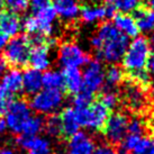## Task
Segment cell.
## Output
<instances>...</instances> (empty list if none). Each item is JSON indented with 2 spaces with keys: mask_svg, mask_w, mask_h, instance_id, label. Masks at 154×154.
<instances>
[{
  "mask_svg": "<svg viewBox=\"0 0 154 154\" xmlns=\"http://www.w3.org/2000/svg\"><path fill=\"white\" fill-rule=\"evenodd\" d=\"M128 44V37L122 34L111 23L100 24L91 38V45L99 59L111 64L123 59Z\"/></svg>",
  "mask_w": 154,
  "mask_h": 154,
  "instance_id": "cell-1",
  "label": "cell"
},
{
  "mask_svg": "<svg viewBox=\"0 0 154 154\" xmlns=\"http://www.w3.org/2000/svg\"><path fill=\"white\" fill-rule=\"evenodd\" d=\"M150 55V41L143 36H137L132 43L128 44L123 55V59H122L123 68L129 75L145 71Z\"/></svg>",
  "mask_w": 154,
  "mask_h": 154,
  "instance_id": "cell-2",
  "label": "cell"
},
{
  "mask_svg": "<svg viewBox=\"0 0 154 154\" xmlns=\"http://www.w3.org/2000/svg\"><path fill=\"white\" fill-rule=\"evenodd\" d=\"M56 13L53 6H46L42 9L34 11L33 16L26 17L22 23V28H24L28 35L50 37L53 32V25L56 19Z\"/></svg>",
  "mask_w": 154,
  "mask_h": 154,
  "instance_id": "cell-3",
  "label": "cell"
},
{
  "mask_svg": "<svg viewBox=\"0 0 154 154\" xmlns=\"http://www.w3.org/2000/svg\"><path fill=\"white\" fill-rule=\"evenodd\" d=\"M32 42L27 35H16L4 47V60L14 69L25 68L29 61Z\"/></svg>",
  "mask_w": 154,
  "mask_h": 154,
  "instance_id": "cell-4",
  "label": "cell"
},
{
  "mask_svg": "<svg viewBox=\"0 0 154 154\" xmlns=\"http://www.w3.org/2000/svg\"><path fill=\"white\" fill-rule=\"evenodd\" d=\"M80 127L92 131H101L109 116V109L100 101H94L83 108H74Z\"/></svg>",
  "mask_w": 154,
  "mask_h": 154,
  "instance_id": "cell-5",
  "label": "cell"
},
{
  "mask_svg": "<svg viewBox=\"0 0 154 154\" xmlns=\"http://www.w3.org/2000/svg\"><path fill=\"white\" fill-rule=\"evenodd\" d=\"M23 90L22 73L17 69H13L5 73L0 80V115L5 114L9 105L15 100L16 94Z\"/></svg>",
  "mask_w": 154,
  "mask_h": 154,
  "instance_id": "cell-6",
  "label": "cell"
},
{
  "mask_svg": "<svg viewBox=\"0 0 154 154\" xmlns=\"http://www.w3.org/2000/svg\"><path fill=\"white\" fill-rule=\"evenodd\" d=\"M63 103V92L60 89H41L33 94L29 107L38 114H54Z\"/></svg>",
  "mask_w": 154,
  "mask_h": 154,
  "instance_id": "cell-7",
  "label": "cell"
},
{
  "mask_svg": "<svg viewBox=\"0 0 154 154\" xmlns=\"http://www.w3.org/2000/svg\"><path fill=\"white\" fill-rule=\"evenodd\" d=\"M6 114V126L15 134H20L24 129V126L32 117V109L29 103L22 99H15L9 105Z\"/></svg>",
  "mask_w": 154,
  "mask_h": 154,
  "instance_id": "cell-8",
  "label": "cell"
},
{
  "mask_svg": "<svg viewBox=\"0 0 154 154\" xmlns=\"http://www.w3.org/2000/svg\"><path fill=\"white\" fill-rule=\"evenodd\" d=\"M128 120L127 116L122 112H114L108 116L101 132L110 145L120 144L127 135Z\"/></svg>",
  "mask_w": 154,
  "mask_h": 154,
  "instance_id": "cell-9",
  "label": "cell"
},
{
  "mask_svg": "<svg viewBox=\"0 0 154 154\" xmlns=\"http://www.w3.org/2000/svg\"><path fill=\"white\" fill-rule=\"evenodd\" d=\"M105 82V70L103 64L97 60L89 61L82 73V89L81 91L94 97L99 91Z\"/></svg>",
  "mask_w": 154,
  "mask_h": 154,
  "instance_id": "cell-10",
  "label": "cell"
},
{
  "mask_svg": "<svg viewBox=\"0 0 154 154\" xmlns=\"http://www.w3.org/2000/svg\"><path fill=\"white\" fill-rule=\"evenodd\" d=\"M90 61L89 55L73 42H64L59 48V62L63 68H79Z\"/></svg>",
  "mask_w": 154,
  "mask_h": 154,
  "instance_id": "cell-11",
  "label": "cell"
},
{
  "mask_svg": "<svg viewBox=\"0 0 154 154\" xmlns=\"http://www.w3.org/2000/svg\"><path fill=\"white\" fill-rule=\"evenodd\" d=\"M54 44H56V41L52 38L51 36L47 37L46 42L39 44H34L32 46L30 51L29 61L28 63L32 65V68L38 71H46L51 65V57H50V48Z\"/></svg>",
  "mask_w": 154,
  "mask_h": 154,
  "instance_id": "cell-12",
  "label": "cell"
},
{
  "mask_svg": "<svg viewBox=\"0 0 154 154\" xmlns=\"http://www.w3.org/2000/svg\"><path fill=\"white\" fill-rule=\"evenodd\" d=\"M96 145L91 137L85 132H77L69 137V154H94Z\"/></svg>",
  "mask_w": 154,
  "mask_h": 154,
  "instance_id": "cell-13",
  "label": "cell"
},
{
  "mask_svg": "<svg viewBox=\"0 0 154 154\" xmlns=\"http://www.w3.org/2000/svg\"><path fill=\"white\" fill-rule=\"evenodd\" d=\"M145 89L138 86L137 83L133 81H129L125 87V100L132 110L138 111L145 106L146 97H145Z\"/></svg>",
  "mask_w": 154,
  "mask_h": 154,
  "instance_id": "cell-14",
  "label": "cell"
},
{
  "mask_svg": "<svg viewBox=\"0 0 154 154\" xmlns=\"http://www.w3.org/2000/svg\"><path fill=\"white\" fill-rule=\"evenodd\" d=\"M61 124V135L65 137L72 136L73 134L79 132L80 125L78 122L77 112L73 107L64 108L59 115Z\"/></svg>",
  "mask_w": 154,
  "mask_h": 154,
  "instance_id": "cell-15",
  "label": "cell"
},
{
  "mask_svg": "<svg viewBox=\"0 0 154 154\" xmlns=\"http://www.w3.org/2000/svg\"><path fill=\"white\" fill-rule=\"evenodd\" d=\"M114 26L119 30L122 34L127 37H137L140 34L136 22L132 15L124 13H118L114 16Z\"/></svg>",
  "mask_w": 154,
  "mask_h": 154,
  "instance_id": "cell-16",
  "label": "cell"
},
{
  "mask_svg": "<svg viewBox=\"0 0 154 154\" xmlns=\"http://www.w3.org/2000/svg\"><path fill=\"white\" fill-rule=\"evenodd\" d=\"M23 77V90L27 94H35L43 87V73L35 69H26Z\"/></svg>",
  "mask_w": 154,
  "mask_h": 154,
  "instance_id": "cell-17",
  "label": "cell"
},
{
  "mask_svg": "<svg viewBox=\"0 0 154 154\" xmlns=\"http://www.w3.org/2000/svg\"><path fill=\"white\" fill-rule=\"evenodd\" d=\"M63 89L69 94H77L82 89V72L79 68H64L63 69Z\"/></svg>",
  "mask_w": 154,
  "mask_h": 154,
  "instance_id": "cell-18",
  "label": "cell"
},
{
  "mask_svg": "<svg viewBox=\"0 0 154 154\" xmlns=\"http://www.w3.org/2000/svg\"><path fill=\"white\" fill-rule=\"evenodd\" d=\"M53 8L56 15L65 20L75 19L80 13V6L77 0H54Z\"/></svg>",
  "mask_w": 154,
  "mask_h": 154,
  "instance_id": "cell-19",
  "label": "cell"
},
{
  "mask_svg": "<svg viewBox=\"0 0 154 154\" xmlns=\"http://www.w3.org/2000/svg\"><path fill=\"white\" fill-rule=\"evenodd\" d=\"M22 29V20L15 13H4L0 16V32L7 37H14Z\"/></svg>",
  "mask_w": 154,
  "mask_h": 154,
  "instance_id": "cell-20",
  "label": "cell"
},
{
  "mask_svg": "<svg viewBox=\"0 0 154 154\" xmlns=\"http://www.w3.org/2000/svg\"><path fill=\"white\" fill-rule=\"evenodd\" d=\"M80 18L86 24H94L97 22H101L107 18L106 6L100 5H85L80 7Z\"/></svg>",
  "mask_w": 154,
  "mask_h": 154,
  "instance_id": "cell-21",
  "label": "cell"
},
{
  "mask_svg": "<svg viewBox=\"0 0 154 154\" xmlns=\"http://www.w3.org/2000/svg\"><path fill=\"white\" fill-rule=\"evenodd\" d=\"M133 17L136 22L140 32L152 33L154 32V11L147 7H138L134 11Z\"/></svg>",
  "mask_w": 154,
  "mask_h": 154,
  "instance_id": "cell-22",
  "label": "cell"
},
{
  "mask_svg": "<svg viewBox=\"0 0 154 154\" xmlns=\"http://www.w3.org/2000/svg\"><path fill=\"white\" fill-rule=\"evenodd\" d=\"M44 126H45V120L41 116H32L24 126V129L20 134L26 136L36 137L37 134L43 131Z\"/></svg>",
  "mask_w": 154,
  "mask_h": 154,
  "instance_id": "cell-23",
  "label": "cell"
},
{
  "mask_svg": "<svg viewBox=\"0 0 154 154\" xmlns=\"http://www.w3.org/2000/svg\"><path fill=\"white\" fill-rule=\"evenodd\" d=\"M43 87L47 89H63V75L59 71L50 70L43 74Z\"/></svg>",
  "mask_w": 154,
  "mask_h": 154,
  "instance_id": "cell-24",
  "label": "cell"
},
{
  "mask_svg": "<svg viewBox=\"0 0 154 154\" xmlns=\"http://www.w3.org/2000/svg\"><path fill=\"white\" fill-rule=\"evenodd\" d=\"M124 80V71L115 64H111L105 71V82L109 87L118 86Z\"/></svg>",
  "mask_w": 154,
  "mask_h": 154,
  "instance_id": "cell-25",
  "label": "cell"
},
{
  "mask_svg": "<svg viewBox=\"0 0 154 154\" xmlns=\"http://www.w3.org/2000/svg\"><path fill=\"white\" fill-rule=\"evenodd\" d=\"M27 152L28 154H51V144L46 138L35 137Z\"/></svg>",
  "mask_w": 154,
  "mask_h": 154,
  "instance_id": "cell-26",
  "label": "cell"
},
{
  "mask_svg": "<svg viewBox=\"0 0 154 154\" xmlns=\"http://www.w3.org/2000/svg\"><path fill=\"white\" fill-rule=\"evenodd\" d=\"M142 0H115L116 10H119L120 13L128 14L134 13L141 5Z\"/></svg>",
  "mask_w": 154,
  "mask_h": 154,
  "instance_id": "cell-27",
  "label": "cell"
},
{
  "mask_svg": "<svg viewBox=\"0 0 154 154\" xmlns=\"http://www.w3.org/2000/svg\"><path fill=\"white\" fill-rule=\"evenodd\" d=\"M99 101L106 108L111 110V109L117 107V105L119 103V97L116 92L108 90V91H105L103 94H101V96L99 97Z\"/></svg>",
  "mask_w": 154,
  "mask_h": 154,
  "instance_id": "cell-28",
  "label": "cell"
},
{
  "mask_svg": "<svg viewBox=\"0 0 154 154\" xmlns=\"http://www.w3.org/2000/svg\"><path fill=\"white\" fill-rule=\"evenodd\" d=\"M47 133L52 136H60L61 135V124L59 115H51L45 120V126Z\"/></svg>",
  "mask_w": 154,
  "mask_h": 154,
  "instance_id": "cell-29",
  "label": "cell"
},
{
  "mask_svg": "<svg viewBox=\"0 0 154 154\" xmlns=\"http://www.w3.org/2000/svg\"><path fill=\"white\" fill-rule=\"evenodd\" d=\"M145 123L137 117H133L132 119L128 120L127 125V134H133V135H138V136H144L145 132Z\"/></svg>",
  "mask_w": 154,
  "mask_h": 154,
  "instance_id": "cell-30",
  "label": "cell"
},
{
  "mask_svg": "<svg viewBox=\"0 0 154 154\" xmlns=\"http://www.w3.org/2000/svg\"><path fill=\"white\" fill-rule=\"evenodd\" d=\"M143 136H138V135H133V134H127L125 138L122 141L120 145L123 147V150L125 152H134L135 147L137 146V144L140 143L141 138Z\"/></svg>",
  "mask_w": 154,
  "mask_h": 154,
  "instance_id": "cell-31",
  "label": "cell"
},
{
  "mask_svg": "<svg viewBox=\"0 0 154 154\" xmlns=\"http://www.w3.org/2000/svg\"><path fill=\"white\" fill-rule=\"evenodd\" d=\"M5 6H7L11 13L19 14L24 13L28 8V1L27 0H4Z\"/></svg>",
  "mask_w": 154,
  "mask_h": 154,
  "instance_id": "cell-32",
  "label": "cell"
},
{
  "mask_svg": "<svg viewBox=\"0 0 154 154\" xmlns=\"http://www.w3.org/2000/svg\"><path fill=\"white\" fill-rule=\"evenodd\" d=\"M92 103V96L80 91L73 97V106L74 108H83Z\"/></svg>",
  "mask_w": 154,
  "mask_h": 154,
  "instance_id": "cell-33",
  "label": "cell"
},
{
  "mask_svg": "<svg viewBox=\"0 0 154 154\" xmlns=\"http://www.w3.org/2000/svg\"><path fill=\"white\" fill-rule=\"evenodd\" d=\"M27 1H28V6H30L34 11L51 5V0H27Z\"/></svg>",
  "mask_w": 154,
  "mask_h": 154,
  "instance_id": "cell-34",
  "label": "cell"
},
{
  "mask_svg": "<svg viewBox=\"0 0 154 154\" xmlns=\"http://www.w3.org/2000/svg\"><path fill=\"white\" fill-rule=\"evenodd\" d=\"M94 154H118L110 144H103L94 149Z\"/></svg>",
  "mask_w": 154,
  "mask_h": 154,
  "instance_id": "cell-35",
  "label": "cell"
},
{
  "mask_svg": "<svg viewBox=\"0 0 154 154\" xmlns=\"http://www.w3.org/2000/svg\"><path fill=\"white\" fill-rule=\"evenodd\" d=\"M146 70H147V72L149 73L154 74V53H151L150 59H149V61H147Z\"/></svg>",
  "mask_w": 154,
  "mask_h": 154,
  "instance_id": "cell-36",
  "label": "cell"
},
{
  "mask_svg": "<svg viewBox=\"0 0 154 154\" xmlns=\"http://www.w3.org/2000/svg\"><path fill=\"white\" fill-rule=\"evenodd\" d=\"M7 63L5 62V60H4V56L0 54V74H2V73L5 72V70L7 69Z\"/></svg>",
  "mask_w": 154,
  "mask_h": 154,
  "instance_id": "cell-37",
  "label": "cell"
},
{
  "mask_svg": "<svg viewBox=\"0 0 154 154\" xmlns=\"http://www.w3.org/2000/svg\"><path fill=\"white\" fill-rule=\"evenodd\" d=\"M142 154H154V141H152V143L147 146V149Z\"/></svg>",
  "mask_w": 154,
  "mask_h": 154,
  "instance_id": "cell-38",
  "label": "cell"
},
{
  "mask_svg": "<svg viewBox=\"0 0 154 154\" xmlns=\"http://www.w3.org/2000/svg\"><path fill=\"white\" fill-rule=\"evenodd\" d=\"M6 128H7L6 122H5V119L1 117V115H0V134H2V133L6 131Z\"/></svg>",
  "mask_w": 154,
  "mask_h": 154,
  "instance_id": "cell-39",
  "label": "cell"
},
{
  "mask_svg": "<svg viewBox=\"0 0 154 154\" xmlns=\"http://www.w3.org/2000/svg\"><path fill=\"white\" fill-rule=\"evenodd\" d=\"M0 154H15V153L9 147H0Z\"/></svg>",
  "mask_w": 154,
  "mask_h": 154,
  "instance_id": "cell-40",
  "label": "cell"
},
{
  "mask_svg": "<svg viewBox=\"0 0 154 154\" xmlns=\"http://www.w3.org/2000/svg\"><path fill=\"white\" fill-rule=\"evenodd\" d=\"M147 8L154 11V0H147Z\"/></svg>",
  "mask_w": 154,
  "mask_h": 154,
  "instance_id": "cell-41",
  "label": "cell"
},
{
  "mask_svg": "<svg viewBox=\"0 0 154 154\" xmlns=\"http://www.w3.org/2000/svg\"><path fill=\"white\" fill-rule=\"evenodd\" d=\"M5 4H4V0H0V16L4 14V11H5Z\"/></svg>",
  "mask_w": 154,
  "mask_h": 154,
  "instance_id": "cell-42",
  "label": "cell"
},
{
  "mask_svg": "<svg viewBox=\"0 0 154 154\" xmlns=\"http://www.w3.org/2000/svg\"><path fill=\"white\" fill-rule=\"evenodd\" d=\"M151 133H152V136L154 138V119L152 122V124H151Z\"/></svg>",
  "mask_w": 154,
  "mask_h": 154,
  "instance_id": "cell-43",
  "label": "cell"
},
{
  "mask_svg": "<svg viewBox=\"0 0 154 154\" xmlns=\"http://www.w3.org/2000/svg\"><path fill=\"white\" fill-rule=\"evenodd\" d=\"M103 1H106L107 4H112V2H115V0H103Z\"/></svg>",
  "mask_w": 154,
  "mask_h": 154,
  "instance_id": "cell-44",
  "label": "cell"
},
{
  "mask_svg": "<svg viewBox=\"0 0 154 154\" xmlns=\"http://www.w3.org/2000/svg\"><path fill=\"white\" fill-rule=\"evenodd\" d=\"M151 43H152V45L154 46V35L152 36V38H151Z\"/></svg>",
  "mask_w": 154,
  "mask_h": 154,
  "instance_id": "cell-45",
  "label": "cell"
},
{
  "mask_svg": "<svg viewBox=\"0 0 154 154\" xmlns=\"http://www.w3.org/2000/svg\"><path fill=\"white\" fill-rule=\"evenodd\" d=\"M122 154H135V153H133V152H124V153Z\"/></svg>",
  "mask_w": 154,
  "mask_h": 154,
  "instance_id": "cell-46",
  "label": "cell"
}]
</instances>
